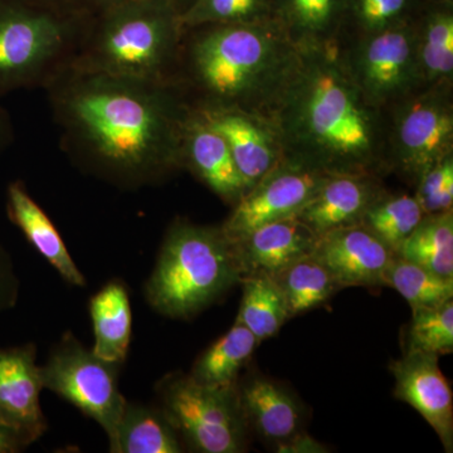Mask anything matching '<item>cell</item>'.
Segmentation results:
<instances>
[{
	"instance_id": "obj_1",
	"label": "cell",
	"mask_w": 453,
	"mask_h": 453,
	"mask_svg": "<svg viewBox=\"0 0 453 453\" xmlns=\"http://www.w3.org/2000/svg\"><path fill=\"white\" fill-rule=\"evenodd\" d=\"M44 89L62 149L86 174L138 190L183 170L181 144L192 107L175 83L67 65Z\"/></svg>"
},
{
	"instance_id": "obj_2",
	"label": "cell",
	"mask_w": 453,
	"mask_h": 453,
	"mask_svg": "<svg viewBox=\"0 0 453 453\" xmlns=\"http://www.w3.org/2000/svg\"><path fill=\"white\" fill-rule=\"evenodd\" d=\"M270 118L286 159L329 175L390 174L387 111L365 100L334 46L301 50Z\"/></svg>"
},
{
	"instance_id": "obj_3",
	"label": "cell",
	"mask_w": 453,
	"mask_h": 453,
	"mask_svg": "<svg viewBox=\"0 0 453 453\" xmlns=\"http://www.w3.org/2000/svg\"><path fill=\"white\" fill-rule=\"evenodd\" d=\"M301 50L276 22L183 29L174 83L193 109L270 116Z\"/></svg>"
},
{
	"instance_id": "obj_4",
	"label": "cell",
	"mask_w": 453,
	"mask_h": 453,
	"mask_svg": "<svg viewBox=\"0 0 453 453\" xmlns=\"http://www.w3.org/2000/svg\"><path fill=\"white\" fill-rule=\"evenodd\" d=\"M181 33L179 14L170 0H139L89 13L68 65L174 83Z\"/></svg>"
},
{
	"instance_id": "obj_5",
	"label": "cell",
	"mask_w": 453,
	"mask_h": 453,
	"mask_svg": "<svg viewBox=\"0 0 453 453\" xmlns=\"http://www.w3.org/2000/svg\"><path fill=\"white\" fill-rule=\"evenodd\" d=\"M241 281L237 253L222 226L177 219L164 235L144 294L157 314L189 320Z\"/></svg>"
},
{
	"instance_id": "obj_6",
	"label": "cell",
	"mask_w": 453,
	"mask_h": 453,
	"mask_svg": "<svg viewBox=\"0 0 453 453\" xmlns=\"http://www.w3.org/2000/svg\"><path fill=\"white\" fill-rule=\"evenodd\" d=\"M86 17L0 0V98L18 89L46 88L73 62Z\"/></svg>"
},
{
	"instance_id": "obj_7",
	"label": "cell",
	"mask_w": 453,
	"mask_h": 453,
	"mask_svg": "<svg viewBox=\"0 0 453 453\" xmlns=\"http://www.w3.org/2000/svg\"><path fill=\"white\" fill-rule=\"evenodd\" d=\"M155 392L159 407L189 451L241 453L249 449L251 431L237 389L211 388L189 374L175 372L157 381Z\"/></svg>"
},
{
	"instance_id": "obj_8",
	"label": "cell",
	"mask_w": 453,
	"mask_h": 453,
	"mask_svg": "<svg viewBox=\"0 0 453 453\" xmlns=\"http://www.w3.org/2000/svg\"><path fill=\"white\" fill-rule=\"evenodd\" d=\"M389 173L416 186L453 153V85L422 88L386 110Z\"/></svg>"
},
{
	"instance_id": "obj_9",
	"label": "cell",
	"mask_w": 453,
	"mask_h": 453,
	"mask_svg": "<svg viewBox=\"0 0 453 453\" xmlns=\"http://www.w3.org/2000/svg\"><path fill=\"white\" fill-rule=\"evenodd\" d=\"M122 365L106 362L74 336L64 334L41 366L43 388L70 402L105 431L109 441L115 434L127 398L119 389Z\"/></svg>"
},
{
	"instance_id": "obj_10",
	"label": "cell",
	"mask_w": 453,
	"mask_h": 453,
	"mask_svg": "<svg viewBox=\"0 0 453 453\" xmlns=\"http://www.w3.org/2000/svg\"><path fill=\"white\" fill-rule=\"evenodd\" d=\"M340 64L372 106L387 110L422 89L414 22L334 44Z\"/></svg>"
},
{
	"instance_id": "obj_11",
	"label": "cell",
	"mask_w": 453,
	"mask_h": 453,
	"mask_svg": "<svg viewBox=\"0 0 453 453\" xmlns=\"http://www.w3.org/2000/svg\"><path fill=\"white\" fill-rule=\"evenodd\" d=\"M329 174L285 159L234 205L222 229L232 243L258 226L296 217Z\"/></svg>"
},
{
	"instance_id": "obj_12",
	"label": "cell",
	"mask_w": 453,
	"mask_h": 453,
	"mask_svg": "<svg viewBox=\"0 0 453 453\" xmlns=\"http://www.w3.org/2000/svg\"><path fill=\"white\" fill-rule=\"evenodd\" d=\"M226 140L247 192L286 159L270 116L240 109H195Z\"/></svg>"
},
{
	"instance_id": "obj_13",
	"label": "cell",
	"mask_w": 453,
	"mask_h": 453,
	"mask_svg": "<svg viewBox=\"0 0 453 453\" xmlns=\"http://www.w3.org/2000/svg\"><path fill=\"white\" fill-rule=\"evenodd\" d=\"M42 389L35 344L0 348V425L16 432L27 446L47 431L40 403Z\"/></svg>"
},
{
	"instance_id": "obj_14",
	"label": "cell",
	"mask_w": 453,
	"mask_h": 453,
	"mask_svg": "<svg viewBox=\"0 0 453 453\" xmlns=\"http://www.w3.org/2000/svg\"><path fill=\"white\" fill-rule=\"evenodd\" d=\"M312 256L327 268L340 288H381L395 253L363 225L319 235Z\"/></svg>"
},
{
	"instance_id": "obj_15",
	"label": "cell",
	"mask_w": 453,
	"mask_h": 453,
	"mask_svg": "<svg viewBox=\"0 0 453 453\" xmlns=\"http://www.w3.org/2000/svg\"><path fill=\"white\" fill-rule=\"evenodd\" d=\"M440 357L405 350L389 369L395 380V395L412 405L436 432L446 452L453 449L452 389L438 365Z\"/></svg>"
},
{
	"instance_id": "obj_16",
	"label": "cell",
	"mask_w": 453,
	"mask_h": 453,
	"mask_svg": "<svg viewBox=\"0 0 453 453\" xmlns=\"http://www.w3.org/2000/svg\"><path fill=\"white\" fill-rule=\"evenodd\" d=\"M181 163L232 207L247 193L226 140L193 107L184 127Z\"/></svg>"
},
{
	"instance_id": "obj_17",
	"label": "cell",
	"mask_w": 453,
	"mask_h": 453,
	"mask_svg": "<svg viewBox=\"0 0 453 453\" xmlns=\"http://www.w3.org/2000/svg\"><path fill=\"white\" fill-rule=\"evenodd\" d=\"M235 389L250 431L264 442L277 449L303 431V405L279 381L252 374L238 380Z\"/></svg>"
},
{
	"instance_id": "obj_18",
	"label": "cell",
	"mask_w": 453,
	"mask_h": 453,
	"mask_svg": "<svg viewBox=\"0 0 453 453\" xmlns=\"http://www.w3.org/2000/svg\"><path fill=\"white\" fill-rule=\"evenodd\" d=\"M318 235L297 217L267 223L234 243L242 279L279 275L294 262L312 255Z\"/></svg>"
},
{
	"instance_id": "obj_19",
	"label": "cell",
	"mask_w": 453,
	"mask_h": 453,
	"mask_svg": "<svg viewBox=\"0 0 453 453\" xmlns=\"http://www.w3.org/2000/svg\"><path fill=\"white\" fill-rule=\"evenodd\" d=\"M380 179L363 174L329 175L296 217L318 237L334 229L360 225L368 208L386 192Z\"/></svg>"
},
{
	"instance_id": "obj_20",
	"label": "cell",
	"mask_w": 453,
	"mask_h": 453,
	"mask_svg": "<svg viewBox=\"0 0 453 453\" xmlns=\"http://www.w3.org/2000/svg\"><path fill=\"white\" fill-rule=\"evenodd\" d=\"M7 216L26 235L42 257L49 261L65 281L77 288L88 285L86 277L74 264L73 256L57 231L56 226L27 190L22 180H14L7 188Z\"/></svg>"
},
{
	"instance_id": "obj_21",
	"label": "cell",
	"mask_w": 453,
	"mask_h": 453,
	"mask_svg": "<svg viewBox=\"0 0 453 453\" xmlns=\"http://www.w3.org/2000/svg\"><path fill=\"white\" fill-rule=\"evenodd\" d=\"M414 50L422 88L453 85V5L426 2L414 20Z\"/></svg>"
},
{
	"instance_id": "obj_22",
	"label": "cell",
	"mask_w": 453,
	"mask_h": 453,
	"mask_svg": "<svg viewBox=\"0 0 453 453\" xmlns=\"http://www.w3.org/2000/svg\"><path fill=\"white\" fill-rule=\"evenodd\" d=\"M347 0H273V17L300 50L327 49L338 40Z\"/></svg>"
},
{
	"instance_id": "obj_23",
	"label": "cell",
	"mask_w": 453,
	"mask_h": 453,
	"mask_svg": "<svg viewBox=\"0 0 453 453\" xmlns=\"http://www.w3.org/2000/svg\"><path fill=\"white\" fill-rule=\"evenodd\" d=\"M94 326L92 351L106 362L124 365L133 334V312L124 282L112 280L89 300Z\"/></svg>"
},
{
	"instance_id": "obj_24",
	"label": "cell",
	"mask_w": 453,
	"mask_h": 453,
	"mask_svg": "<svg viewBox=\"0 0 453 453\" xmlns=\"http://www.w3.org/2000/svg\"><path fill=\"white\" fill-rule=\"evenodd\" d=\"M113 453H180L186 449L162 408L127 402L115 434Z\"/></svg>"
},
{
	"instance_id": "obj_25",
	"label": "cell",
	"mask_w": 453,
	"mask_h": 453,
	"mask_svg": "<svg viewBox=\"0 0 453 453\" xmlns=\"http://www.w3.org/2000/svg\"><path fill=\"white\" fill-rule=\"evenodd\" d=\"M258 344L256 336L244 325L235 321L225 335L203 351L189 375L211 388H235L241 372Z\"/></svg>"
},
{
	"instance_id": "obj_26",
	"label": "cell",
	"mask_w": 453,
	"mask_h": 453,
	"mask_svg": "<svg viewBox=\"0 0 453 453\" xmlns=\"http://www.w3.org/2000/svg\"><path fill=\"white\" fill-rule=\"evenodd\" d=\"M396 256L453 279V210L425 214Z\"/></svg>"
},
{
	"instance_id": "obj_27",
	"label": "cell",
	"mask_w": 453,
	"mask_h": 453,
	"mask_svg": "<svg viewBox=\"0 0 453 453\" xmlns=\"http://www.w3.org/2000/svg\"><path fill=\"white\" fill-rule=\"evenodd\" d=\"M242 301L235 321L244 325L258 340L273 338L290 319L288 303L275 279L270 276L244 277Z\"/></svg>"
},
{
	"instance_id": "obj_28",
	"label": "cell",
	"mask_w": 453,
	"mask_h": 453,
	"mask_svg": "<svg viewBox=\"0 0 453 453\" xmlns=\"http://www.w3.org/2000/svg\"><path fill=\"white\" fill-rule=\"evenodd\" d=\"M425 4L426 0H347L335 44L395 27L411 25Z\"/></svg>"
},
{
	"instance_id": "obj_29",
	"label": "cell",
	"mask_w": 453,
	"mask_h": 453,
	"mask_svg": "<svg viewBox=\"0 0 453 453\" xmlns=\"http://www.w3.org/2000/svg\"><path fill=\"white\" fill-rule=\"evenodd\" d=\"M273 279L283 292L290 319L319 308L340 290L332 273L312 255L294 262Z\"/></svg>"
},
{
	"instance_id": "obj_30",
	"label": "cell",
	"mask_w": 453,
	"mask_h": 453,
	"mask_svg": "<svg viewBox=\"0 0 453 453\" xmlns=\"http://www.w3.org/2000/svg\"><path fill=\"white\" fill-rule=\"evenodd\" d=\"M425 213L416 196L384 192L363 216L360 225L398 255L407 238L419 225Z\"/></svg>"
},
{
	"instance_id": "obj_31",
	"label": "cell",
	"mask_w": 453,
	"mask_h": 453,
	"mask_svg": "<svg viewBox=\"0 0 453 453\" xmlns=\"http://www.w3.org/2000/svg\"><path fill=\"white\" fill-rule=\"evenodd\" d=\"M384 286L395 288L411 308H432L453 299V279H445L395 256L384 273Z\"/></svg>"
},
{
	"instance_id": "obj_32",
	"label": "cell",
	"mask_w": 453,
	"mask_h": 453,
	"mask_svg": "<svg viewBox=\"0 0 453 453\" xmlns=\"http://www.w3.org/2000/svg\"><path fill=\"white\" fill-rule=\"evenodd\" d=\"M179 22L181 31L202 26L275 22L273 0H196Z\"/></svg>"
},
{
	"instance_id": "obj_33",
	"label": "cell",
	"mask_w": 453,
	"mask_h": 453,
	"mask_svg": "<svg viewBox=\"0 0 453 453\" xmlns=\"http://www.w3.org/2000/svg\"><path fill=\"white\" fill-rule=\"evenodd\" d=\"M412 324L408 332L407 350L447 356L453 351V299L432 306L412 310Z\"/></svg>"
},
{
	"instance_id": "obj_34",
	"label": "cell",
	"mask_w": 453,
	"mask_h": 453,
	"mask_svg": "<svg viewBox=\"0 0 453 453\" xmlns=\"http://www.w3.org/2000/svg\"><path fill=\"white\" fill-rule=\"evenodd\" d=\"M417 202L423 213L453 210V153L446 155L423 173L416 184Z\"/></svg>"
},
{
	"instance_id": "obj_35",
	"label": "cell",
	"mask_w": 453,
	"mask_h": 453,
	"mask_svg": "<svg viewBox=\"0 0 453 453\" xmlns=\"http://www.w3.org/2000/svg\"><path fill=\"white\" fill-rule=\"evenodd\" d=\"M20 295V280L8 250L0 243V318L16 308Z\"/></svg>"
},
{
	"instance_id": "obj_36",
	"label": "cell",
	"mask_w": 453,
	"mask_h": 453,
	"mask_svg": "<svg viewBox=\"0 0 453 453\" xmlns=\"http://www.w3.org/2000/svg\"><path fill=\"white\" fill-rule=\"evenodd\" d=\"M277 452L281 453H325L329 451L326 446L316 441L305 431L300 432L288 442L277 447Z\"/></svg>"
},
{
	"instance_id": "obj_37",
	"label": "cell",
	"mask_w": 453,
	"mask_h": 453,
	"mask_svg": "<svg viewBox=\"0 0 453 453\" xmlns=\"http://www.w3.org/2000/svg\"><path fill=\"white\" fill-rule=\"evenodd\" d=\"M28 4L35 5L65 16H83L86 12L83 0H22Z\"/></svg>"
},
{
	"instance_id": "obj_38",
	"label": "cell",
	"mask_w": 453,
	"mask_h": 453,
	"mask_svg": "<svg viewBox=\"0 0 453 453\" xmlns=\"http://www.w3.org/2000/svg\"><path fill=\"white\" fill-rule=\"evenodd\" d=\"M14 142V127L11 115L0 104V159Z\"/></svg>"
},
{
	"instance_id": "obj_39",
	"label": "cell",
	"mask_w": 453,
	"mask_h": 453,
	"mask_svg": "<svg viewBox=\"0 0 453 453\" xmlns=\"http://www.w3.org/2000/svg\"><path fill=\"white\" fill-rule=\"evenodd\" d=\"M25 441L16 432L0 425V453H17L27 449Z\"/></svg>"
},
{
	"instance_id": "obj_40",
	"label": "cell",
	"mask_w": 453,
	"mask_h": 453,
	"mask_svg": "<svg viewBox=\"0 0 453 453\" xmlns=\"http://www.w3.org/2000/svg\"><path fill=\"white\" fill-rule=\"evenodd\" d=\"M133 2H139V0H83V4H85L86 12L89 14Z\"/></svg>"
},
{
	"instance_id": "obj_41",
	"label": "cell",
	"mask_w": 453,
	"mask_h": 453,
	"mask_svg": "<svg viewBox=\"0 0 453 453\" xmlns=\"http://www.w3.org/2000/svg\"><path fill=\"white\" fill-rule=\"evenodd\" d=\"M170 3H172L173 7L177 11L179 17H180L181 14L186 13L188 9L195 4L196 0H170Z\"/></svg>"
},
{
	"instance_id": "obj_42",
	"label": "cell",
	"mask_w": 453,
	"mask_h": 453,
	"mask_svg": "<svg viewBox=\"0 0 453 453\" xmlns=\"http://www.w3.org/2000/svg\"><path fill=\"white\" fill-rule=\"evenodd\" d=\"M429 3H437V4L453 5V0H426Z\"/></svg>"
}]
</instances>
